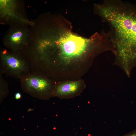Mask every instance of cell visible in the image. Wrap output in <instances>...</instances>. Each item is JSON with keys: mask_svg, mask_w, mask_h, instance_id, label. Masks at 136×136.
Wrapping results in <instances>:
<instances>
[{"mask_svg": "<svg viewBox=\"0 0 136 136\" xmlns=\"http://www.w3.org/2000/svg\"><path fill=\"white\" fill-rule=\"evenodd\" d=\"M0 71L7 76L21 79L31 72L29 63L25 55L1 50Z\"/></svg>", "mask_w": 136, "mask_h": 136, "instance_id": "obj_4", "label": "cell"}, {"mask_svg": "<svg viewBox=\"0 0 136 136\" xmlns=\"http://www.w3.org/2000/svg\"><path fill=\"white\" fill-rule=\"evenodd\" d=\"M94 13L109 26L115 55L121 61L136 57V7L120 0H105L94 5Z\"/></svg>", "mask_w": 136, "mask_h": 136, "instance_id": "obj_2", "label": "cell"}, {"mask_svg": "<svg viewBox=\"0 0 136 136\" xmlns=\"http://www.w3.org/2000/svg\"><path fill=\"white\" fill-rule=\"evenodd\" d=\"M3 74L0 71V103L7 96L9 93L8 82L3 76Z\"/></svg>", "mask_w": 136, "mask_h": 136, "instance_id": "obj_8", "label": "cell"}, {"mask_svg": "<svg viewBox=\"0 0 136 136\" xmlns=\"http://www.w3.org/2000/svg\"><path fill=\"white\" fill-rule=\"evenodd\" d=\"M23 7L17 0H0V18L2 23L11 26L21 25L31 27L35 21L28 18L23 12Z\"/></svg>", "mask_w": 136, "mask_h": 136, "instance_id": "obj_6", "label": "cell"}, {"mask_svg": "<svg viewBox=\"0 0 136 136\" xmlns=\"http://www.w3.org/2000/svg\"><path fill=\"white\" fill-rule=\"evenodd\" d=\"M85 87L82 79L57 82L54 97L61 99L72 98L80 95Z\"/></svg>", "mask_w": 136, "mask_h": 136, "instance_id": "obj_7", "label": "cell"}, {"mask_svg": "<svg viewBox=\"0 0 136 136\" xmlns=\"http://www.w3.org/2000/svg\"><path fill=\"white\" fill-rule=\"evenodd\" d=\"M21 94L19 92H17L15 93V97L16 99L19 100L21 98Z\"/></svg>", "mask_w": 136, "mask_h": 136, "instance_id": "obj_10", "label": "cell"}, {"mask_svg": "<svg viewBox=\"0 0 136 136\" xmlns=\"http://www.w3.org/2000/svg\"><path fill=\"white\" fill-rule=\"evenodd\" d=\"M57 82L39 72H32L20 80L21 87L24 92L44 100H49L54 97Z\"/></svg>", "mask_w": 136, "mask_h": 136, "instance_id": "obj_3", "label": "cell"}, {"mask_svg": "<svg viewBox=\"0 0 136 136\" xmlns=\"http://www.w3.org/2000/svg\"><path fill=\"white\" fill-rule=\"evenodd\" d=\"M123 136H136V129Z\"/></svg>", "mask_w": 136, "mask_h": 136, "instance_id": "obj_9", "label": "cell"}, {"mask_svg": "<svg viewBox=\"0 0 136 136\" xmlns=\"http://www.w3.org/2000/svg\"><path fill=\"white\" fill-rule=\"evenodd\" d=\"M96 36L87 38L73 32L63 17L51 20L42 26L33 37L31 47L37 70L55 80L83 74L97 56Z\"/></svg>", "mask_w": 136, "mask_h": 136, "instance_id": "obj_1", "label": "cell"}, {"mask_svg": "<svg viewBox=\"0 0 136 136\" xmlns=\"http://www.w3.org/2000/svg\"><path fill=\"white\" fill-rule=\"evenodd\" d=\"M31 33L28 26H11L3 37V44L10 52L25 55L30 45Z\"/></svg>", "mask_w": 136, "mask_h": 136, "instance_id": "obj_5", "label": "cell"}]
</instances>
